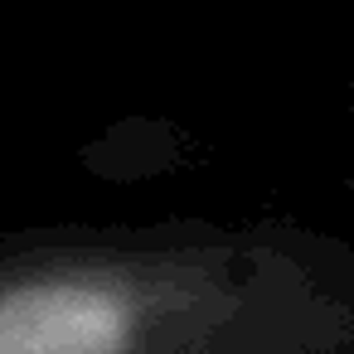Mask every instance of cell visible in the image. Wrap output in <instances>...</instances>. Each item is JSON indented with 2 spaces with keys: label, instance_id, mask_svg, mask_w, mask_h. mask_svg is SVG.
I'll return each mask as SVG.
<instances>
[{
  "label": "cell",
  "instance_id": "cell-1",
  "mask_svg": "<svg viewBox=\"0 0 354 354\" xmlns=\"http://www.w3.org/2000/svg\"><path fill=\"white\" fill-rule=\"evenodd\" d=\"M0 354H354V243L291 218L15 228Z\"/></svg>",
  "mask_w": 354,
  "mask_h": 354
}]
</instances>
